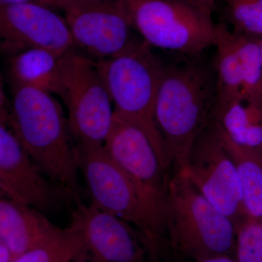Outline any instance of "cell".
Wrapping results in <instances>:
<instances>
[{"label": "cell", "instance_id": "obj_3", "mask_svg": "<svg viewBox=\"0 0 262 262\" xmlns=\"http://www.w3.org/2000/svg\"><path fill=\"white\" fill-rule=\"evenodd\" d=\"M165 232L168 262L234 258L235 225L202 194L184 169L170 173Z\"/></svg>", "mask_w": 262, "mask_h": 262}, {"label": "cell", "instance_id": "obj_25", "mask_svg": "<svg viewBox=\"0 0 262 262\" xmlns=\"http://www.w3.org/2000/svg\"><path fill=\"white\" fill-rule=\"evenodd\" d=\"M187 3L200 7V8H205V9L213 10L215 3L218 0H184Z\"/></svg>", "mask_w": 262, "mask_h": 262}, {"label": "cell", "instance_id": "obj_22", "mask_svg": "<svg viewBox=\"0 0 262 262\" xmlns=\"http://www.w3.org/2000/svg\"><path fill=\"white\" fill-rule=\"evenodd\" d=\"M235 229L236 261L262 262V221L248 216Z\"/></svg>", "mask_w": 262, "mask_h": 262}, {"label": "cell", "instance_id": "obj_16", "mask_svg": "<svg viewBox=\"0 0 262 262\" xmlns=\"http://www.w3.org/2000/svg\"><path fill=\"white\" fill-rule=\"evenodd\" d=\"M213 122L237 145L262 149V104L237 99L216 105Z\"/></svg>", "mask_w": 262, "mask_h": 262}, {"label": "cell", "instance_id": "obj_10", "mask_svg": "<svg viewBox=\"0 0 262 262\" xmlns=\"http://www.w3.org/2000/svg\"><path fill=\"white\" fill-rule=\"evenodd\" d=\"M63 10L75 47L94 61L118 54L134 39L124 0H74Z\"/></svg>", "mask_w": 262, "mask_h": 262}, {"label": "cell", "instance_id": "obj_5", "mask_svg": "<svg viewBox=\"0 0 262 262\" xmlns=\"http://www.w3.org/2000/svg\"><path fill=\"white\" fill-rule=\"evenodd\" d=\"M103 147L129 177L148 227L146 247L151 262H168L165 232L170 172L160 163L147 136L114 115Z\"/></svg>", "mask_w": 262, "mask_h": 262}, {"label": "cell", "instance_id": "obj_7", "mask_svg": "<svg viewBox=\"0 0 262 262\" xmlns=\"http://www.w3.org/2000/svg\"><path fill=\"white\" fill-rule=\"evenodd\" d=\"M55 94L67 108L75 142L103 145L113 125L114 108L94 60L76 48L63 55Z\"/></svg>", "mask_w": 262, "mask_h": 262}, {"label": "cell", "instance_id": "obj_11", "mask_svg": "<svg viewBox=\"0 0 262 262\" xmlns=\"http://www.w3.org/2000/svg\"><path fill=\"white\" fill-rule=\"evenodd\" d=\"M0 194L19 204L48 213L70 194L48 178L34 163L6 122L0 123Z\"/></svg>", "mask_w": 262, "mask_h": 262}, {"label": "cell", "instance_id": "obj_4", "mask_svg": "<svg viewBox=\"0 0 262 262\" xmlns=\"http://www.w3.org/2000/svg\"><path fill=\"white\" fill-rule=\"evenodd\" d=\"M114 108V115L140 129L160 163L170 172L165 146L155 119V103L165 64L141 39L106 59L95 61Z\"/></svg>", "mask_w": 262, "mask_h": 262}, {"label": "cell", "instance_id": "obj_6", "mask_svg": "<svg viewBox=\"0 0 262 262\" xmlns=\"http://www.w3.org/2000/svg\"><path fill=\"white\" fill-rule=\"evenodd\" d=\"M133 27L151 48L196 58L214 46L211 10L184 0H124Z\"/></svg>", "mask_w": 262, "mask_h": 262}, {"label": "cell", "instance_id": "obj_13", "mask_svg": "<svg viewBox=\"0 0 262 262\" xmlns=\"http://www.w3.org/2000/svg\"><path fill=\"white\" fill-rule=\"evenodd\" d=\"M0 37L9 56L34 48L63 56L76 48L65 18L34 3L0 4Z\"/></svg>", "mask_w": 262, "mask_h": 262}, {"label": "cell", "instance_id": "obj_20", "mask_svg": "<svg viewBox=\"0 0 262 262\" xmlns=\"http://www.w3.org/2000/svg\"><path fill=\"white\" fill-rule=\"evenodd\" d=\"M232 34L242 72V99L262 104L261 39L248 37L232 31Z\"/></svg>", "mask_w": 262, "mask_h": 262}, {"label": "cell", "instance_id": "obj_24", "mask_svg": "<svg viewBox=\"0 0 262 262\" xmlns=\"http://www.w3.org/2000/svg\"><path fill=\"white\" fill-rule=\"evenodd\" d=\"M15 258L10 248L4 243L0 242V262H13Z\"/></svg>", "mask_w": 262, "mask_h": 262}, {"label": "cell", "instance_id": "obj_18", "mask_svg": "<svg viewBox=\"0 0 262 262\" xmlns=\"http://www.w3.org/2000/svg\"><path fill=\"white\" fill-rule=\"evenodd\" d=\"M216 48L213 67L217 90L216 105L242 99L243 77L232 31L225 24H217Z\"/></svg>", "mask_w": 262, "mask_h": 262}, {"label": "cell", "instance_id": "obj_28", "mask_svg": "<svg viewBox=\"0 0 262 262\" xmlns=\"http://www.w3.org/2000/svg\"><path fill=\"white\" fill-rule=\"evenodd\" d=\"M260 47H261V58H262V38L260 39Z\"/></svg>", "mask_w": 262, "mask_h": 262}, {"label": "cell", "instance_id": "obj_8", "mask_svg": "<svg viewBox=\"0 0 262 262\" xmlns=\"http://www.w3.org/2000/svg\"><path fill=\"white\" fill-rule=\"evenodd\" d=\"M184 170L202 194L234 225L248 217L237 168L213 122L196 138Z\"/></svg>", "mask_w": 262, "mask_h": 262}, {"label": "cell", "instance_id": "obj_26", "mask_svg": "<svg viewBox=\"0 0 262 262\" xmlns=\"http://www.w3.org/2000/svg\"><path fill=\"white\" fill-rule=\"evenodd\" d=\"M170 262H237L233 256H219L205 258V259L198 260V261H170Z\"/></svg>", "mask_w": 262, "mask_h": 262}, {"label": "cell", "instance_id": "obj_9", "mask_svg": "<svg viewBox=\"0 0 262 262\" xmlns=\"http://www.w3.org/2000/svg\"><path fill=\"white\" fill-rule=\"evenodd\" d=\"M75 144L77 166L85 181L91 204L135 227L146 246L147 224L135 188L127 174L103 145Z\"/></svg>", "mask_w": 262, "mask_h": 262}, {"label": "cell", "instance_id": "obj_14", "mask_svg": "<svg viewBox=\"0 0 262 262\" xmlns=\"http://www.w3.org/2000/svg\"><path fill=\"white\" fill-rule=\"evenodd\" d=\"M42 212L7 198L0 200V242L15 258L49 238L59 229Z\"/></svg>", "mask_w": 262, "mask_h": 262}, {"label": "cell", "instance_id": "obj_19", "mask_svg": "<svg viewBox=\"0 0 262 262\" xmlns=\"http://www.w3.org/2000/svg\"><path fill=\"white\" fill-rule=\"evenodd\" d=\"M84 241L80 231L70 224L49 238L15 258L13 262H75L82 252Z\"/></svg>", "mask_w": 262, "mask_h": 262}, {"label": "cell", "instance_id": "obj_15", "mask_svg": "<svg viewBox=\"0 0 262 262\" xmlns=\"http://www.w3.org/2000/svg\"><path fill=\"white\" fill-rule=\"evenodd\" d=\"M62 56L38 48L12 55L8 61L12 85L34 88L55 94Z\"/></svg>", "mask_w": 262, "mask_h": 262}, {"label": "cell", "instance_id": "obj_2", "mask_svg": "<svg viewBox=\"0 0 262 262\" xmlns=\"http://www.w3.org/2000/svg\"><path fill=\"white\" fill-rule=\"evenodd\" d=\"M198 58L165 65L157 96L155 119L170 172L184 168L196 138L214 120V70Z\"/></svg>", "mask_w": 262, "mask_h": 262}, {"label": "cell", "instance_id": "obj_21", "mask_svg": "<svg viewBox=\"0 0 262 262\" xmlns=\"http://www.w3.org/2000/svg\"><path fill=\"white\" fill-rule=\"evenodd\" d=\"M232 32L262 38V0H225Z\"/></svg>", "mask_w": 262, "mask_h": 262}, {"label": "cell", "instance_id": "obj_23", "mask_svg": "<svg viewBox=\"0 0 262 262\" xmlns=\"http://www.w3.org/2000/svg\"><path fill=\"white\" fill-rule=\"evenodd\" d=\"M1 3L12 4V3H34L46 5L51 8H59L58 0H0Z\"/></svg>", "mask_w": 262, "mask_h": 262}, {"label": "cell", "instance_id": "obj_1", "mask_svg": "<svg viewBox=\"0 0 262 262\" xmlns=\"http://www.w3.org/2000/svg\"><path fill=\"white\" fill-rule=\"evenodd\" d=\"M6 122L27 152L48 179L80 203L81 188L75 146L68 120L53 94L34 88L12 85Z\"/></svg>", "mask_w": 262, "mask_h": 262}, {"label": "cell", "instance_id": "obj_27", "mask_svg": "<svg viewBox=\"0 0 262 262\" xmlns=\"http://www.w3.org/2000/svg\"><path fill=\"white\" fill-rule=\"evenodd\" d=\"M72 1H74V0H59L61 9L63 10L66 5H68Z\"/></svg>", "mask_w": 262, "mask_h": 262}, {"label": "cell", "instance_id": "obj_12", "mask_svg": "<svg viewBox=\"0 0 262 262\" xmlns=\"http://www.w3.org/2000/svg\"><path fill=\"white\" fill-rule=\"evenodd\" d=\"M71 224L79 229L84 241L75 262H151L135 227L91 203H77Z\"/></svg>", "mask_w": 262, "mask_h": 262}, {"label": "cell", "instance_id": "obj_17", "mask_svg": "<svg viewBox=\"0 0 262 262\" xmlns=\"http://www.w3.org/2000/svg\"><path fill=\"white\" fill-rule=\"evenodd\" d=\"M213 124L237 168L248 216L262 221V149L237 145Z\"/></svg>", "mask_w": 262, "mask_h": 262}]
</instances>
